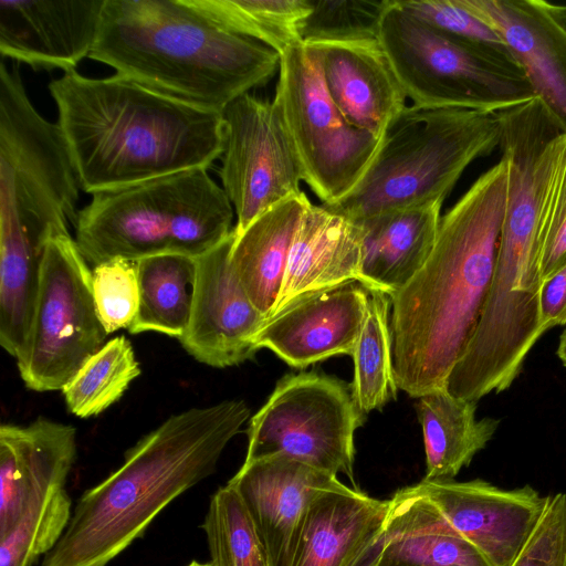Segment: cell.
<instances>
[{
	"mask_svg": "<svg viewBox=\"0 0 566 566\" xmlns=\"http://www.w3.org/2000/svg\"><path fill=\"white\" fill-rule=\"evenodd\" d=\"M545 6L554 18L566 28V3H553L545 1Z\"/></svg>",
	"mask_w": 566,
	"mask_h": 566,
	"instance_id": "39",
	"label": "cell"
},
{
	"mask_svg": "<svg viewBox=\"0 0 566 566\" xmlns=\"http://www.w3.org/2000/svg\"><path fill=\"white\" fill-rule=\"evenodd\" d=\"M338 481L295 459L273 455L243 462L228 484L241 499L270 566H290L310 502Z\"/></svg>",
	"mask_w": 566,
	"mask_h": 566,
	"instance_id": "16",
	"label": "cell"
},
{
	"mask_svg": "<svg viewBox=\"0 0 566 566\" xmlns=\"http://www.w3.org/2000/svg\"><path fill=\"white\" fill-rule=\"evenodd\" d=\"M105 0H0V53L34 70L75 71L88 57Z\"/></svg>",
	"mask_w": 566,
	"mask_h": 566,
	"instance_id": "17",
	"label": "cell"
},
{
	"mask_svg": "<svg viewBox=\"0 0 566 566\" xmlns=\"http://www.w3.org/2000/svg\"><path fill=\"white\" fill-rule=\"evenodd\" d=\"M305 44V43H304ZM326 91L352 126L381 139L406 107V94L378 40L307 44Z\"/></svg>",
	"mask_w": 566,
	"mask_h": 566,
	"instance_id": "20",
	"label": "cell"
},
{
	"mask_svg": "<svg viewBox=\"0 0 566 566\" xmlns=\"http://www.w3.org/2000/svg\"><path fill=\"white\" fill-rule=\"evenodd\" d=\"M389 500L337 483L319 490L305 512L290 566H354L379 535Z\"/></svg>",
	"mask_w": 566,
	"mask_h": 566,
	"instance_id": "22",
	"label": "cell"
},
{
	"mask_svg": "<svg viewBox=\"0 0 566 566\" xmlns=\"http://www.w3.org/2000/svg\"><path fill=\"white\" fill-rule=\"evenodd\" d=\"M390 0H312L303 22L301 42L378 40L382 14Z\"/></svg>",
	"mask_w": 566,
	"mask_h": 566,
	"instance_id": "33",
	"label": "cell"
},
{
	"mask_svg": "<svg viewBox=\"0 0 566 566\" xmlns=\"http://www.w3.org/2000/svg\"><path fill=\"white\" fill-rule=\"evenodd\" d=\"M310 205L302 191L261 214L241 234H234L232 270L249 300L265 317L279 300L293 241Z\"/></svg>",
	"mask_w": 566,
	"mask_h": 566,
	"instance_id": "25",
	"label": "cell"
},
{
	"mask_svg": "<svg viewBox=\"0 0 566 566\" xmlns=\"http://www.w3.org/2000/svg\"><path fill=\"white\" fill-rule=\"evenodd\" d=\"M64 488L33 501L12 530L0 537V566H32L61 539L72 516Z\"/></svg>",
	"mask_w": 566,
	"mask_h": 566,
	"instance_id": "32",
	"label": "cell"
},
{
	"mask_svg": "<svg viewBox=\"0 0 566 566\" xmlns=\"http://www.w3.org/2000/svg\"><path fill=\"white\" fill-rule=\"evenodd\" d=\"M512 566H566V493L553 496Z\"/></svg>",
	"mask_w": 566,
	"mask_h": 566,
	"instance_id": "37",
	"label": "cell"
},
{
	"mask_svg": "<svg viewBox=\"0 0 566 566\" xmlns=\"http://www.w3.org/2000/svg\"><path fill=\"white\" fill-rule=\"evenodd\" d=\"M227 29L251 38L279 55L302 43L301 29L312 0H189Z\"/></svg>",
	"mask_w": 566,
	"mask_h": 566,
	"instance_id": "29",
	"label": "cell"
},
{
	"mask_svg": "<svg viewBox=\"0 0 566 566\" xmlns=\"http://www.w3.org/2000/svg\"><path fill=\"white\" fill-rule=\"evenodd\" d=\"M368 297L369 290L358 281L296 296L265 318L253 344L296 368L335 355L352 356Z\"/></svg>",
	"mask_w": 566,
	"mask_h": 566,
	"instance_id": "15",
	"label": "cell"
},
{
	"mask_svg": "<svg viewBox=\"0 0 566 566\" xmlns=\"http://www.w3.org/2000/svg\"><path fill=\"white\" fill-rule=\"evenodd\" d=\"M488 23L523 69L536 98L566 134V28L543 0H458Z\"/></svg>",
	"mask_w": 566,
	"mask_h": 566,
	"instance_id": "18",
	"label": "cell"
},
{
	"mask_svg": "<svg viewBox=\"0 0 566 566\" xmlns=\"http://www.w3.org/2000/svg\"><path fill=\"white\" fill-rule=\"evenodd\" d=\"M90 59L188 104L219 112L276 72L280 55L189 0H105Z\"/></svg>",
	"mask_w": 566,
	"mask_h": 566,
	"instance_id": "4",
	"label": "cell"
},
{
	"mask_svg": "<svg viewBox=\"0 0 566 566\" xmlns=\"http://www.w3.org/2000/svg\"><path fill=\"white\" fill-rule=\"evenodd\" d=\"M539 318L544 332L555 326L566 325V262L542 282Z\"/></svg>",
	"mask_w": 566,
	"mask_h": 566,
	"instance_id": "38",
	"label": "cell"
},
{
	"mask_svg": "<svg viewBox=\"0 0 566 566\" xmlns=\"http://www.w3.org/2000/svg\"><path fill=\"white\" fill-rule=\"evenodd\" d=\"M491 566H512L536 528L551 495L531 485L504 490L475 479L415 484Z\"/></svg>",
	"mask_w": 566,
	"mask_h": 566,
	"instance_id": "13",
	"label": "cell"
},
{
	"mask_svg": "<svg viewBox=\"0 0 566 566\" xmlns=\"http://www.w3.org/2000/svg\"><path fill=\"white\" fill-rule=\"evenodd\" d=\"M231 234L196 258L197 274L188 327L179 339L197 361L214 368L238 366L254 357L253 337L265 321L249 300L231 263Z\"/></svg>",
	"mask_w": 566,
	"mask_h": 566,
	"instance_id": "14",
	"label": "cell"
},
{
	"mask_svg": "<svg viewBox=\"0 0 566 566\" xmlns=\"http://www.w3.org/2000/svg\"><path fill=\"white\" fill-rule=\"evenodd\" d=\"M354 566H491L415 485L389 500L384 526Z\"/></svg>",
	"mask_w": 566,
	"mask_h": 566,
	"instance_id": "21",
	"label": "cell"
},
{
	"mask_svg": "<svg viewBox=\"0 0 566 566\" xmlns=\"http://www.w3.org/2000/svg\"><path fill=\"white\" fill-rule=\"evenodd\" d=\"M76 454L74 426L44 417L0 426V537L33 501L64 488Z\"/></svg>",
	"mask_w": 566,
	"mask_h": 566,
	"instance_id": "19",
	"label": "cell"
},
{
	"mask_svg": "<svg viewBox=\"0 0 566 566\" xmlns=\"http://www.w3.org/2000/svg\"><path fill=\"white\" fill-rule=\"evenodd\" d=\"M399 3L437 30L467 45L513 57L497 32L458 0H407Z\"/></svg>",
	"mask_w": 566,
	"mask_h": 566,
	"instance_id": "35",
	"label": "cell"
},
{
	"mask_svg": "<svg viewBox=\"0 0 566 566\" xmlns=\"http://www.w3.org/2000/svg\"><path fill=\"white\" fill-rule=\"evenodd\" d=\"M233 211L207 169L193 168L92 195L74 240L93 268L163 253L198 258L231 234Z\"/></svg>",
	"mask_w": 566,
	"mask_h": 566,
	"instance_id": "5",
	"label": "cell"
},
{
	"mask_svg": "<svg viewBox=\"0 0 566 566\" xmlns=\"http://www.w3.org/2000/svg\"><path fill=\"white\" fill-rule=\"evenodd\" d=\"M391 298L369 290L364 323L354 352V379L350 385L359 410L366 415L381 409L396 396L392 374L391 336L389 327Z\"/></svg>",
	"mask_w": 566,
	"mask_h": 566,
	"instance_id": "28",
	"label": "cell"
},
{
	"mask_svg": "<svg viewBox=\"0 0 566 566\" xmlns=\"http://www.w3.org/2000/svg\"><path fill=\"white\" fill-rule=\"evenodd\" d=\"M380 42L412 105L500 113L535 97L516 60L467 45L390 0Z\"/></svg>",
	"mask_w": 566,
	"mask_h": 566,
	"instance_id": "8",
	"label": "cell"
},
{
	"mask_svg": "<svg viewBox=\"0 0 566 566\" xmlns=\"http://www.w3.org/2000/svg\"><path fill=\"white\" fill-rule=\"evenodd\" d=\"M509 178L501 157L441 217L427 262L390 296L394 379L413 398L446 388L475 332L492 283Z\"/></svg>",
	"mask_w": 566,
	"mask_h": 566,
	"instance_id": "1",
	"label": "cell"
},
{
	"mask_svg": "<svg viewBox=\"0 0 566 566\" xmlns=\"http://www.w3.org/2000/svg\"><path fill=\"white\" fill-rule=\"evenodd\" d=\"M108 334L96 312L92 270L71 234L45 244L25 345L17 358L27 388L62 390Z\"/></svg>",
	"mask_w": 566,
	"mask_h": 566,
	"instance_id": "11",
	"label": "cell"
},
{
	"mask_svg": "<svg viewBox=\"0 0 566 566\" xmlns=\"http://www.w3.org/2000/svg\"><path fill=\"white\" fill-rule=\"evenodd\" d=\"M93 296L99 321L109 335L129 328L139 306L136 262L122 259L92 269Z\"/></svg>",
	"mask_w": 566,
	"mask_h": 566,
	"instance_id": "34",
	"label": "cell"
},
{
	"mask_svg": "<svg viewBox=\"0 0 566 566\" xmlns=\"http://www.w3.org/2000/svg\"><path fill=\"white\" fill-rule=\"evenodd\" d=\"M49 91L80 187L87 193L207 169L222 155V113L120 74L95 78L75 70L52 80Z\"/></svg>",
	"mask_w": 566,
	"mask_h": 566,
	"instance_id": "2",
	"label": "cell"
},
{
	"mask_svg": "<svg viewBox=\"0 0 566 566\" xmlns=\"http://www.w3.org/2000/svg\"><path fill=\"white\" fill-rule=\"evenodd\" d=\"M201 527L210 566H270L249 514L231 485L213 493Z\"/></svg>",
	"mask_w": 566,
	"mask_h": 566,
	"instance_id": "31",
	"label": "cell"
},
{
	"mask_svg": "<svg viewBox=\"0 0 566 566\" xmlns=\"http://www.w3.org/2000/svg\"><path fill=\"white\" fill-rule=\"evenodd\" d=\"M501 140L499 113L406 106L387 127L364 176L326 209L354 222L442 202L467 167Z\"/></svg>",
	"mask_w": 566,
	"mask_h": 566,
	"instance_id": "6",
	"label": "cell"
},
{
	"mask_svg": "<svg viewBox=\"0 0 566 566\" xmlns=\"http://www.w3.org/2000/svg\"><path fill=\"white\" fill-rule=\"evenodd\" d=\"M303 181L323 205L359 182L381 139L349 125L329 97L315 52L298 43L280 55L273 98Z\"/></svg>",
	"mask_w": 566,
	"mask_h": 566,
	"instance_id": "9",
	"label": "cell"
},
{
	"mask_svg": "<svg viewBox=\"0 0 566 566\" xmlns=\"http://www.w3.org/2000/svg\"><path fill=\"white\" fill-rule=\"evenodd\" d=\"M417 412L426 451V481L452 480L484 449L501 420L475 418L476 401L457 398L446 388L418 398Z\"/></svg>",
	"mask_w": 566,
	"mask_h": 566,
	"instance_id": "26",
	"label": "cell"
},
{
	"mask_svg": "<svg viewBox=\"0 0 566 566\" xmlns=\"http://www.w3.org/2000/svg\"><path fill=\"white\" fill-rule=\"evenodd\" d=\"M139 374L130 342L123 335L109 339L62 388L67 410L84 419L101 415L123 397Z\"/></svg>",
	"mask_w": 566,
	"mask_h": 566,
	"instance_id": "30",
	"label": "cell"
},
{
	"mask_svg": "<svg viewBox=\"0 0 566 566\" xmlns=\"http://www.w3.org/2000/svg\"><path fill=\"white\" fill-rule=\"evenodd\" d=\"M557 356L563 363V365L566 367V328L563 331V333L559 336V343L557 347Z\"/></svg>",
	"mask_w": 566,
	"mask_h": 566,
	"instance_id": "40",
	"label": "cell"
},
{
	"mask_svg": "<svg viewBox=\"0 0 566 566\" xmlns=\"http://www.w3.org/2000/svg\"><path fill=\"white\" fill-rule=\"evenodd\" d=\"M80 184L62 133L34 108L19 70L0 66V255L41 258L75 223Z\"/></svg>",
	"mask_w": 566,
	"mask_h": 566,
	"instance_id": "7",
	"label": "cell"
},
{
	"mask_svg": "<svg viewBox=\"0 0 566 566\" xmlns=\"http://www.w3.org/2000/svg\"><path fill=\"white\" fill-rule=\"evenodd\" d=\"M442 202L381 212L356 222L361 230V277L389 296L424 265L437 238Z\"/></svg>",
	"mask_w": 566,
	"mask_h": 566,
	"instance_id": "24",
	"label": "cell"
},
{
	"mask_svg": "<svg viewBox=\"0 0 566 566\" xmlns=\"http://www.w3.org/2000/svg\"><path fill=\"white\" fill-rule=\"evenodd\" d=\"M249 417L239 399L170 416L125 452L116 471L82 494L42 566H107L170 502L216 471Z\"/></svg>",
	"mask_w": 566,
	"mask_h": 566,
	"instance_id": "3",
	"label": "cell"
},
{
	"mask_svg": "<svg viewBox=\"0 0 566 566\" xmlns=\"http://www.w3.org/2000/svg\"><path fill=\"white\" fill-rule=\"evenodd\" d=\"M139 306L130 334L155 332L180 339L189 324L196 258L163 253L136 262Z\"/></svg>",
	"mask_w": 566,
	"mask_h": 566,
	"instance_id": "27",
	"label": "cell"
},
{
	"mask_svg": "<svg viewBox=\"0 0 566 566\" xmlns=\"http://www.w3.org/2000/svg\"><path fill=\"white\" fill-rule=\"evenodd\" d=\"M220 177L241 234L256 218L302 192L301 168L275 104L249 93L222 111Z\"/></svg>",
	"mask_w": 566,
	"mask_h": 566,
	"instance_id": "12",
	"label": "cell"
},
{
	"mask_svg": "<svg viewBox=\"0 0 566 566\" xmlns=\"http://www.w3.org/2000/svg\"><path fill=\"white\" fill-rule=\"evenodd\" d=\"M188 566H210L209 563H200L197 560H192Z\"/></svg>",
	"mask_w": 566,
	"mask_h": 566,
	"instance_id": "41",
	"label": "cell"
},
{
	"mask_svg": "<svg viewBox=\"0 0 566 566\" xmlns=\"http://www.w3.org/2000/svg\"><path fill=\"white\" fill-rule=\"evenodd\" d=\"M360 264V227L339 213L311 203L296 231L273 312L305 293L350 281L363 284Z\"/></svg>",
	"mask_w": 566,
	"mask_h": 566,
	"instance_id": "23",
	"label": "cell"
},
{
	"mask_svg": "<svg viewBox=\"0 0 566 566\" xmlns=\"http://www.w3.org/2000/svg\"><path fill=\"white\" fill-rule=\"evenodd\" d=\"M364 419L345 381L314 371L285 375L250 419L244 462L285 455L355 485L354 433Z\"/></svg>",
	"mask_w": 566,
	"mask_h": 566,
	"instance_id": "10",
	"label": "cell"
},
{
	"mask_svg": "<svg viewBox=\"0 0 566 566\" xmlns=\"http://www.w3.org/2000/svg\"><path fill=\"white\" fill-rule=\"evenodd\" d=\"M566 262V146L548 188L538 232L541 283ZM542 285V284H541Z\"/></svg>",
	"mask_w": 566,
	"mask_h": 566,
	"instance_id": "36",
	"label": "cell"
}]
</instances>
